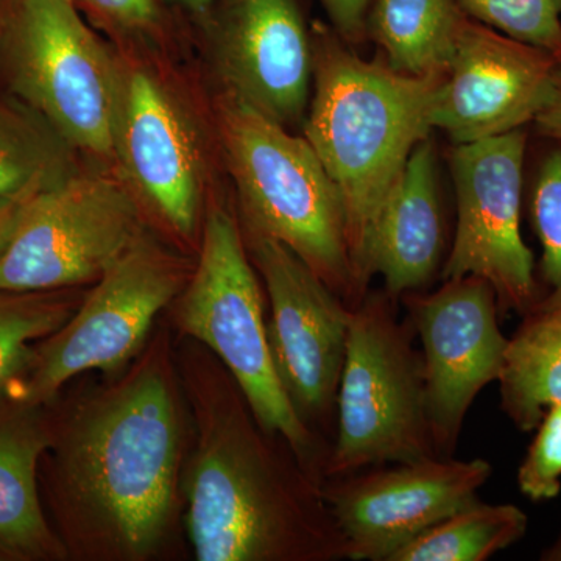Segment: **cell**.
Segmentation results:
<instances>
[{
	"mask_svg": "<svg viewBox=\"0 0 561 561\" xmlns=\"http://www.w3.org/2000/svg\"><path fill=\"white\" fill-rule=\"evenodd\" d=\"M51 442L73 512L122 556H149L171 522L179 479V408L164 371L138 368Z\"/></svg>",
	"mask_w": 561,
	"mask_h": 561,
	"instance_id": "1",
	"label": "cell"
},
{
	"mask_svg": "<svg viewBox=\"0 0 561 561\" xmlns=\"http://www.w3.org/2000/svg\"><path fill=\"white\" fill-rule=\"evenodd\" d=\"M316 94L305 135L341 194L354 278L367 295L365 251L379 209L427 139L448 73L415 77L360 60L327 36L313 54Z\"/></svg>",
	"mask_w": 561,
	"mask_h": 561,
	"instance_id": "2",
	"label": "cell"
},
{
	"mask_svg": "<svg viewBox=\"0 0 561 561\" xmlns=\"http://www.w3.org/2000/svg\"><path fill=\"white\" fill-rule=\"evenodd\" d=\"M201 561H330L346 545L321 483L286 468L241 409L214 416L187 485Z\"/></svg>",
	"mask_w": 561,
	"mask_h": 561,
	"instance_id": "3",
	"label": "cell"
},
{
	"mask_svg": "<svg viewBox=\"0 0 561 561\" xmlns=\"http://www.w3.org/2000/svg\"><path fill=\"white\" fill-rule=\"evenodd\" d=\"M221 136L250 236L286 245L356 308L365 295L351 265L341 194L308 139L228 95Z\"/></svg>",
	"mask_w": 561,
	"mask_h": 561,
	"instance_id": "4",
	"label": "cell"
},
{
	"mask_svg": "<svg viewBox=\"0 0 561 561\" xmlns=\"http://www.w3.org/2000/svg\"><path fill=\"white\" fill-rule=\"evenodd\" d=\"M397 298L373 291L351 311L337 394V435L324 478L438 457L427 415L423 356Z\"/></svg>",
	"mask_w": 561,
	"mask_h": 561,
	"instance_id": "5",
	"label": "cell"
},
{
	"mask_svg": "<svg viewBox=\"0 0 561 561\" xmlns=\"http://www.w3.org/2000/svg\"><path fill=\"white\" fill-rule=\"evenodd\" d=\"M176 321L181 331L220 357L262 431L283 438L302 463L320 461L316 435L276 371L260 283L242 232L225 209L206 217L201 260L179 302Z\"/></svg>",
	"mask_w": 561,
	"mask_h": 561,
	"instance_id": "6",
	"label": "cell"
},
{
	"mask_svg": "<svg viewBox=\"0 0 561 561\" xmlns=\"http://www.w3.org/2000/svg\"><path fill=\"white\" fill-rule=\"evenodd\" d=\"M3 60L14 94L72 149L114 154L124 76L72 0H21Z\"/></svg>",
	"mask_w": 561,
	"mask_h": 561,
	"instance_id": "7",
	"label": "cell"
},
{
	"mask_svg": "<svg viewBox=\"0 0 561 561\" xmlns=\"http://www.w3.org/2000/svg\"><path fill=\"white\" fill-rule=\"evenodd\" d=\"M98 280L60 330L36 345L16 398L46 405L73 376L127 364L183 289L184 273L176 257L140 234Z\"/></svg>",
	"mask_w": 561,
	"mask_h": 561,
	"instance_id": "8",
	"label": "cell"
},
{
	"mask_svg": "<svg viewBox=\"0 0 561 561\" xmlns=\"http://www.w3.org/2000/svg\"><path fill=\"white\" fill-rule=\"evenodd\" d=\"M140 234L138 203L124 184L72 173L28 203L0 257V289L62 290L99 279Z\"/></svg>",
	"mask_w": 561,
	"mask_h": 561,
	"instance_id": "9",
	"label": "cell"
},
{
	"mask_svg": "<svg viewBox=\"0 0 561 561\" xmlns=\"http://www.w3.org/2000/svg\"><path fill=\"white\" fill-rule=\"evenodd\" d=\"M527 142L529 133L518 128L460 144L451 154L457 228L442 278L485 279L496 291L501 317L529 316L541 297L519 224Z\"/></svg>",
	"mask_w": 561,
	"mask_h": 561,
	"instance_id": "10",
	"label": "cell"
},
{
	"mask_svg": "<svg viewBox=\"0 0 561 561\" xmlns=\"http://www.w3.org/2000/svg\"><path fill=\"white\" fill-rule=\"evenodd\" d=\"M493 467L486 460L431 457L365 468L321 483L346 545V559L391 561L435 524L479 501Z\"/></svg>",
	"mask_w": 561,
	"mask_h": 561,
	"instance_id": "11",
	"label": "cell"
},
{
	"mask_svg": "<svg viewBox=\"0 0 561 561\" xmlns=\"http://www.w3.org/2000/svg\"><path fill=\"white\" fill-rule=\"evenodd\" d=\"M423 346L427 415L438 457H453L472 402L500 381L508 339L496 291L478 276L446 279L434 294L401 297Z\"/></svg>",
	"mask_w": 561,
	"mask_h": 561,
	"instance_id": "12",
	"label": "cell"
},
{
	"mask_svg": "<svg viewBox=\"0 0 561 561\" xmlns=\"http://www.w3.org/2000/svg\"><path fill=\"white\" fill-rule=\"evenodd\" d=\"M250 249L271 300L268 342L280 382L308 426L330 420L353 309L283 243L250 236Z\"/></svg>",
	"mask_w": 561,
	"mask_h": 561,
	"instance_id": "13",
	"label": "cell"
},
{
	"mask_svg": "<svg viewBox=\"0 0 561 561\" xmlns=\"http://www.w3.org/2000/svg\"><path fill=\"white\" fill-rule=\"evenodd\" d=\"M560 62L465 18L432 127L457 146L526 128L548 101Z\"/></svg>",
	"mask_w": 561,
	"mask_h": 561,
	"instance_id": "14",
	"label": "cell"
},
{
	"mask_svg": "<svg viewBox=\"0 0 561 561\" xmlns=\"http://www.w3.org/2000/svg\"><path fill=\"white\" fill-rule=\"evenodd\" d=\"M114 157L162 219L181 234L195 231L202 205L201 150L171 95L142 70L124 76Z\"/></svg>",
	"mask_w": 561,
	"mask_h": 561,
	"instance_id": "15",
	"label": "cell"
},
{
	"mask_svg": "<svg viewBox=\"0 0 561 561\" xmlns=\"http://www.w3.org/2000/svg\"><path fill=\"white\" fill-rule=\"evenodd\" d=\"M219 68L228 98L283 127L301 121L313 55L295 0H232Z\"/></svg>",
	"mask_w": 561,
	"mask_h": 561,
	"instance_id": "16",
	"label": "cell"
},
{
	"mask_svg": "<svg viewBox=\"0 0 561 561\" xmlns=\"http://www.w3.org/2000/svg\"><path fill=\"white\" fill-rule=\"evenodd\" d=\"M443 219L435 175L434 147L424 139L383 201L365 251L364 278L381 275L387 294L423 289L437 271Z\"/></svg>",
	"mask_w": 561,
	"mask_h": 561,
	"instance_id": "17",
	"label": "cell"
},
{
	"mask_svg": "<svg viewBox=\"0 0 561 561\" xmlns=\"http://www.w3.org/2000/svg\"><path fill=\"white\" fill-rule=\"evenodd\" d=\"M43 405L0 402V556L3 560H55L61 542L41 505L38 465L51 446Z\"/></svg>",
	"mask_w": 561,
	"mask_h": 561,
	"instance_id": "18",
	"label": "cell"
},
{
	"mask_svg": "<svg viewBox=\"0 0 561 561\" xmlns=\"http://www.w3.org/2000/svg\"><path fill=\"white\" fill-rule=\"evenodd\" d=\"M467 14L457 0H378L367 32L387 66L408 76L448 73Z\"/></svg>",
	"mask_w": 561,
	"mask_h": 561,
	"instance_id": "19",
	"label": "cell"
},
{
	"mask_svg": "<svg viewBox=\"0 0 561 561\" xmlns=\"http://www.w3.org/2000/svg\"><path fill=\"white\" fill-rule=\"evenodd\" d=\"M501 409L522 432L537 430L561 402V308L523 317L508 339L500 376Z\"/></svg>",
	"mask_w": 561,
	"mask_h": 561,
	"instance_id": "20",
	"label": "cell"
},
{
	"mask_svg": "<svg viewBox=\"0 0 561 561\" xmlns=\"http://www.w3.org/2000/svg\"><path fill=\"white\" fill-rule=\"evenodd\" d=\"M69 149L31 106L0 101V198L44 191L68 179Z\"/></svg>",
	"mask_w": 561,
	"mask_h": 561,
	"instance_id": "21",
	"label": "cell"
},
{
	"mask_svg": "<svg viewBox=\"0 0 561 561\" xmlns=\"http://www.w3.org/2000/svg\"><path fill=\"white\" fill-rule=\"evenodd\" d=\"M529 518L513 504L478 501L435 524L391 561H485L526 535Z\"/></svg>",
	"mask_w": 561,
	"mask_h": 561,
	"instance_id": "22",
	"label": "cell"
},
{
	"mask_svg": "<svg viewBox=\"0 0 561 561\" xmlns=\"http://www.w3.org/2000/svg\"><path fill=\"white\" fill-rule=\"evenodd\" d=\"M73 311L60 290L0 289V402L18 397L35 357V343L60 330Z\"/></svg>",
	"mask_w": 561,
	"mask_h": 561,
	"instance_id": "23",
	"label": "cell"
},
{
	"mask_svg": "<svg viewBox=\"0 0 561 561\" xmlns=\"http://www.w3.org/2000/svg\"><path fill=\"white\" fill-rule=\"evenodd\" d=\"M529 216L542 249L537 276L541 297L534 312L552 311L561 308V142L557 140L545 150L535 169Z\"/></svg>",
	"mask_w": 561,
	"mask_h": 561,
	"instance_id": "24",
	"label": "cell"
},
{
	"mask_svg": "<svg viewBox=\"0 0 561 561\" xmlns=\"http://www.w3.org/2000/svg\"><path fill=\"white\" fill-rule=\"evenodd\" d=\"M486 27L538 47L561 61V0H457Z\"/></svg>",
	"mask_w": 561,
	"mask_h": 561,
	"instance_id": "25",
	"label": "cell"
},
{
	"mask_svg": "<svg viewBox=\"0 0 561 561\" xmlns=\"http://www.w3.org/2000/svg\"><path fill=\"white\" fill-rule=\"evenodd\" d=\"M535 431L518 470V486L530 501H549L561 491V402L545 413Z\"/></svg>",
	"mask_w": 561,
	"mask_h": 561,
	"instance_id": "26",
	"label": "cell"
},
{
	"mask_svg": "<svg viewBox=\"0 0 561 561\" xmlns=\"http://www.w3.org/2000/svg\"><path fill=\"white\" fill-rule=\"evenodd\" d=\"M371 0H321L332 24L343 38L359 43L367 32V10Z\"/></svg>",
	"mask_w": 561,
	"mask_h": 561,
	"instance_id": "27",
	"label": "cell"
},
{
	"mask_svg": "<svg viewBox=\"0 0 561 561\" xmlns=\"http://www.w3.org/2000/svg\"><path fill=\"white\" fill-rule=\"evenodd\" d=\"M95 10L125 27H146L157 18L154 0H88Z\"/></svg>",
	"mask_w": 561,
	"mask_h": 561,
	"instance_id": "28",
	"label": "cell"
},
{
	"mask_svg": "<svg viewBox=\"0 0 561 561\" xmlns=\"http://www.w3.org/2000/svg\"><path fill=\"white\" fill-rule=\"evenodd\" d=\"M531 125L540 138L561 142V62L553 73L551 94Z\"/></svg>",
	"mask_w": 561,
	"mask_h": 561,
	"instance_id": "29",
	"label": "cell"
},
{
	"mask_svg": "<svg viewBox=\"0 0 561 561\" xmlns=\"http://www.w3.org/2000/svg\"><path fill=\"white\" fill-rule=\"evenodd\" d=\"M38 192L41 191L22 192L13 197L0 198V257L9 249L28 203Z\"/></svg>",
	"mask_w": 561,
	"mask_h": 561,
	"instance_id": "30",
	"label": "cell"
},
{
	"mask_svg": "<svg viewBox=\"0 0 561 561\" xmlns=\"http://www.w3.org/2000/svg\"><path fill=\"white\" fill-rule=\"evenodd\" d=\"M541 560L561 561V530L559 538H557V541L553 542L551 548L546 549V551L541 553Z\"/></svg>",
	"mask_w": 561,
	"mask_h": 561,
	"instance_id": "31",
	"label": "cell"
},
{
	"mask_svg": "<svg viewBox=\"0 0 561 561\" xmlns=\"http://www.w3.org/2000/svg\"><path fill=\"white\" fill-rule=\"evenodd\" d=\"M184 7L194 11H203L209 5L210 0H179Z\"/></svg>",
	"mask_w": 561,
	"mask_h": 561,
	"instance_id": "32",
	"label": "cell"
},
{
	"mask_svg": "<svg viewBox=\"0 0 561 561\" xmlns=\"http://www.w3.org/2000/svg\"><path fill=\"white\" fill-rule=\"evenodd\" d=\"M0 560H3V559H2V556H0Z\"/></svg>",
	"mask_w": 561,
	"mask_h": 561,
	"instance_id": "33",
	"label": "cell"
}]
</instances>
